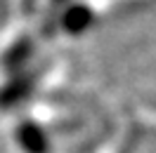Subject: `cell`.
<instances>
[{"instance_id":"6da1fadb","label":"cell","mask_w":156,"mask_h":153,"mask_svg":"<svg viewBox=\"0 0 156 153\" xmlns=\"http://www.w3.org/2000/svg\"><path fill=\"white\" fill-rule=\"evenodd\" d=\"M14 137H17L24 153H50V139L36 120H29V118L19 120Z\"/></svg>"},{"instance_id":"7a4b0ae2","label":"cell","mask_w":156,"mask_h":153,"mask_svg":"<svg viewBox=\"0 0 156 153\" xmlns=\"http://www.w3.org/2000/svg\"><path fill=\"white\" fill-rule=\"evenodd\" d=\"M95 21V12L92 7L83 5V2H73L66 10L62 12V29L66 31L69 36H80L92 26Z\"/></svg>"},{"instance_id":"277c9868","label":"cell","mask_w":156,"mask_h":153,"mask_svg":"<svg viewBox=\"0 0 156 153\" xmlns=\"http://www.w3.org/2000/svg\"><path fill=\"white\" fill-rule=\"evenodd\" d=\"M31 54H33V42L29 38H19L2 54V66L7 68V71H17V68H21L31 59Z\"/></svg>"},{"instance_id":"3957f363","label":"cell","mask_w":156,"mask_h":153,"mask_svg":"<svg viewBox=\"0 0 156 153\" xmlns=\"http://www.w3.org/2000/svg\"><path fill=\"white\" fill-rule=\"evenodd\" d=\"M36 85V76L33 73H19L0 90V108H10V106L19 104L24 97L29 94Z\"/></svg>"}]
</instances>
